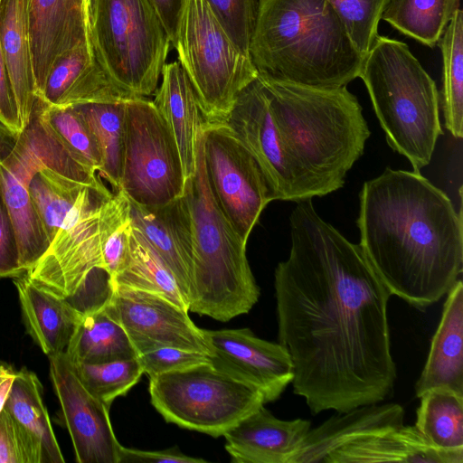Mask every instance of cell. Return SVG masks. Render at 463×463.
<instances>
[{"instance_id":"obj_1","label":"cell","mask_w":463,"mask_h":463,"mask_svg":"<svg viewBox=\"0 0 463 463\" xmlns=\"http://www.w3.org/2000/svg\"><path fill=\"white\" fill-rule=\"evenodd\" d=\"M291 247L274 273L279 343L294 393L312 414L383 402L397 378L387 306L392 296L360 244L323 220L312 200L289 216Z\"/></svg>"},{"instance_id":"obj_2","label":"cell","mask_w":463,"mask_h":463,"mask_svg":"<svg viewBox=\"0 0 463 463\" xmlns=\"http://www.w3.org/2000/svg\"><path fill=\"white\" fill-rule=\"evenodd\" d=\"M226 124L257 162L273 200L290 202L342 188L371 135L346 87L259 76L239 94Z\"/></svg>"},{"instance_id":"obj_3","label":"cell","mask_w":463,"mask_h":463,"mask_svg":"<svg viewBox=\"0 0 463 463\" xmlns=\"http://www.w3.org/2000/svg\"><path fill=\"white\" fill-rule=\"evenodd\" d=\"M356 225L390 294L411 306L437 303L462 273V208L420 173L386 168L364 182Z\"/></svg>"},{"instance_id":"obj_4","label":"cell","mask_w":463,"mask_h":463,"mask_svg":"<svg viewBox=\"0 0 463 463\" xmlns=\"http://www.w3.org/2000/svg\"><path fill=\"white\" fill-rule=\"evenodd\" d=\"M250 57L260 78L320 89L346 87L364 61L328 0H259Z\"/></svg>"},{"instance_id":"obj_5","label":"cell","mask_w":463,"mask_h":463,"mask_svg":"<svg viewBox=\"0 0 463 463\" xmlns=\"http://www.w3.org/2000/svg\"><path fill=\"white\" fill-rule=\"evenodd\" d=\"M359 77L388 145L410 161L412 171L420 173L443 134L435 81L406 43L379 34L364 58Z\"/></svg>"},{"instance_id":"obj_6","label":"cell","mask_w":463,"mask_h":463,"mask_svg":"<svg viewBox=\"0 0 463 463\" xmlns=\"http://www.w3.org/2000/svg\"><path fill=\"white\" fill-rule=\"evenodd\" d=\"M184 194L190 207L194 235L189 311L222 322L248 313L258 302L260 288L246 257V243L239 238L212 194L202 131L195 172L185 181Z\"/></svg>"},{"instance_id":"obj_7","label":"cell","mask_w":463,"mask_h":463,"mask_svg":"<svg viewBox=\"0 0 463 463\" xmlns=\"http://www.w3.org/2000/svg\"><path fill=\"white\" fill-rule=\"evenodd\" d=\"M90 41L109 79L134 97L155 94L170 40L146 0H91Z\"/></svg>"},{"instance_id":"obj_8","label":"cell","mask_w":463,"mask_h":463,"mask_svg":"<svg viewBox=\"0 0 463 463\" xmlns=\"http://www.w3.org/2000/svg\"><path fill=\"white\" fill-rule=\"evenodd\" d=\"M173 46L196 93L204 123H226L239 94L258 77L206 0H184Z\"/></svg>"},{"instance_id":"obj_9","label":"cell","mask_w":463,"mask_h":463,"mask_svg":"<svg viewBox=\"0 0 463 463\" xmlns=\"http://www.w3.org/2000/svg\"><path fill=\"white\" fill-rule=\"evenodd\" d=\"M149 393L165 421L214 438L265 404L259 389L212 362L149 378Z\"/></svg>"},{"instance_id":"obj_10","label":"cell","mask_w":463,"mask_h":463,"mask_svg":"<svg viewBox=\"0 0 463 463\" xmlns=\"http://www.w3.org/2000/svg\"><path fill=\"white\" fill-rule=\"evenodd\" d=\"M185 181L175 140L154 102L128 99L120 190L129 200L155 207L182 196Z\"/></svg>"},{"instance_id":"obj_11","label":"cell","mask_w":463,"mask_h":463,"mask_svg":"<svg viewBox=\"0 0 463 463\" xmlns=\"http://www.w3.org/2000/svg\"><path fill=\"white\" fill-rule=\"evenodd\" d=\"M112 195L109 189L83 188L46 252L26 272L34 284L71 300L95 269H102V232Z\"/></svg>"},{"instance_id":"obj_12","label":"cell","mask_w":463,"mask_h":463,"mask_svg":"<svg viewBox=\"0 0 463 463\" xmlns=\"http://www.w3.org/2000/svg\"><path fill=\"white\" fill-rule=\"evenodd\" d=\"M203 157L209 185L230 224L247 243L271 191L257 162L226 123H203Z\"/></svg>"},{"instance_id":"obj_13","label":"cell","mask_w":463,"mask_h":463,"mask_svg":"<svg viewBox=\"0 0 463 463\" xmlns=\"http://www.w3.org/2000/svg\"><path fill=\"white\" fill-rule=\"evenodd\" d=\"M107 305L137 354L158 345L212 354L203 329L188 311L161 295L114 285Z\"/></svg>"},{"instance_id":"obj_14","label":"cell","mask_w":463,"mask_h":463,"mask_svg":"<svg viewBox=\"0 0 463 463\" xmlns=\"http://www.w3.org/2000/svg\"><path fill=\"white\" fill-rule=\"evenodd\" d=\"M48 357L51 380L76 461L118 463L121 444L109 420V408L89 392L65 353Z\"/></svg>"},{"instance_id":"obj_15","label":"cell","mask_w":463,"mask_h":463,"mask_svg":"<svg viewBox=\"0 0 463 463\" xmlns=\"http://www.w3.org/2000/svg\"><path fill=\"white\" fill-rule=\"evenodd\" d=\"M43 165L14 131L0 123V183L12 217L20 264L31 270L50 246L43 223L29 193V181Z\"/></svg>"},{"instance_id":"obj_16","label":"cell","mask_w":463,"mask_h":463,"mask_svg":"<svg viewBox=\"0 0 463 463\" xmlns=\"http://www.w3.org/2000/svg\"><path fill=\"white\" fill-rule=\"evenodd\" d=\"M203 332L212 364L259 389L265 403L279 398L292 383V360L279 343L260 339L249 328Z\"/></svg>"},{"instance_id":"obj_17","label":"cell","mask_w":463,"mask_h":463,"mask_svg":"<svg viewBox=\"0 0 463 463\" xmlns=\"http://www.w3.org/2000/svg\"><path fill=\"white\" fill-rule=\"evenodd\" d=\"M129 205L132 226L172 271L189 305L194 235L190 207L184 194L160 206H144L131 200Z\"/></svg>"},{"instance_id":"obj_18","label":"cell","mask_w":463,"mask_h":463,"mask_svg":"<svg viewBox=\"0 0 463 463\" xmlns=\"http://www.w3.org/2000/svg\"><path fill=\"white\" fill-rule=\"evenodd\" d=\"M310 425L279 420L262 405L223 434L225 449L235 463H291Z\"/></svg>"},{"instance_id":"obj_19","label":"cell","mask_w":463,"mask_h":463,"mask_svg":"<svg viewBox=\"0 0 463 463\" xmlns=\"http://www.w3.org/2000/svg\"><path fill=\"white\" fill-rule=\"evenodd\" d=\"M137 98L118 88L97 61L90 43L61 56L52 68L40 99L46 105L74 107Z\"/></svg>"},{"instance_id":"obj_20","label":"cell","mask_w":463,"mask_h":463,"mask_svg":"<svg viewBox=\"0 0 463 463\" xmlns=\"http://www.w3.org/2000/svg\"><path fill=\"white\" fill-rule=\"evenodd\" d=\"M405 411L398 403H372L337 412L310 429L291 463H320L334 450L367 436L404 425Z\"/></svg>"},{"instance_id":"obj_21","label":"cell","mask_w":463,"mask_h":463,"mask_svg":"<svg viewBox=\"0 0 463 463\" xmlns=\"http://www.w3.org/2000/svg\"><path fill=\"white\" fill-rule=\"evenodd\" d=\"M153 100L178 147L185 180L195 172L199 137L204 119L196 93L178 61L165 63Z\"/></svg>"},{"instance_id":"obj_22","label":"cell","mask_w":463,"mask_h":463,"mask_svg":"<svg viewBox=\"0 0 463 463\" xmlns=\"http://www.w3.org/2000/svg\"><path fill=\"white\" fill-rule=\"evenodd\" d=\"M445 387L463 393V283L458 279L447 293L430 352L415 384L419 398L426 391Z\"/></svg>"},{"instance_id":"obj_23","label":"cell","mask_w":463,"mask_h":463,"mask_svg":"<svg viewBox=\"0 0 463 463\" xmlns=\"http://www.w3.org/2000/svg\"><path fill=\"white\" fill-rule=\"evenodd\" d=\"M23 319L33 341L48 356L65 353L83 312L71 300L34 284L24 273L14 278Z\"/></svg>"},{"instance_id":"obj_24","label":"cell","mask_w":463,"mask_h":463,"mask_svg":"<svg viewBox=\"0 0 463 463\" xmlns=\"http://www.w3.org/2000/svg\"><path fill=\"white\" fill-rule=\"evenodd\" d=\"M463 463V452L431 446L415 426L367 436L331 452L324 463Z\"/></svg>"},{"instance_id":"obj_25","label":"cell","mask_w":463,"mask_h":463,"mask_svg":"<svg viewBox=\"0 0 463 463\" xmlns=\"http://www.w3.org/2000/svg\"><path fill=\"white\" fill-rule=\"evenodd\" d=\"M0 43L24 128L38 100L29 30V0H1Z\"/></svg>"},{"instance_id":"obj_26","label":"cell","mask_w":463,"mask_h":463,"mask_svg":"<svg viewBox=\"0 0 463 463\" xmlns=\"http://www.w3.org/2000/svg\"><path fill=\"white\" fill-rule=\"evenodd\" d=\"M42 390L36 374L22 369L16 372L4 408L27 439L35 463H63Z\"/></svg>"},{"instance_id":"obj_27","label":"cell","mask_w":463,"mask_h":463,"mask_svg":"<svg viewBox=\"0 0 463 463\" xmlns=\"http://www.w3.org/2000/svg\"><path fill=\"white\" fill-rule=\"evenodd\" d=\"M107 301L83 312L65 352L72 363L97 364L137 357Z\"/></svg>"},{"instance_id":"obj_28","label":"cell","mask_w":463,"mask_h":463,"mask_svg":"<svg viewBox=\"0 0 463 463\" xmlns=\"http://www.w3.org/2000/svg\"><path fill=\"white\" fill-rule=\"evenodd\" d=\"M111 285L161 295L189 311L188 302L174 274L144 236L133 226L127 261Z\"/></svg>"},{"instance_id":"obj_29","label":"cell","mask_w":463,"mask_h":463,"mask_svg":"<svg viewBox=\"0 0 463 463\" xmlns=\"http://www.w3.org/2000/svg\"><path fill=\"white\" fill-rule=\"evenodd\" d=\"M419 399L414 426L433 447L463 452V393L449 388H432Z\"/></svg>"},{"instance_id":"obj_30","label":"cell","mask_w":463,"mask_h":463,"mask_svg":"<svg viewBox=\"0 0 463 463\" xmlns=\"http://www.w3.org/2000/svg\"><path fill=\"white\" fill-rule=\"evenodd\" d=\"M127 100L74 106L98 143L101 158L99 175L113 186L115 192L120 190L123 171Z\"/></svg>"},{"instance_id":"obj_31","label":"cell","mask_w":463,"mask_h":463,"mask_svg":"<svg viewBox=\"0 0 463 463\" xmlns=\"http://www.w3.org/2000/svg\"><path fill=\"white\" fill-rule=\"evenodd\" d=\"M459 6V0H388L382 19L433 48Z\"/></svg>"},{"instance_id":"obj_32","label":"cell","mask_w":463,"mask_h":463,"mask_svg":"<svg viewBox=\"0 0 463 463\" xmlns=\"http://www.w3.org/2000/svg\"><path fill=\"white\" fill-rule=\"evenodd\" d=\"M443 60V112L445 126L458 138L463 137V11L458 9L438 44Z\"/></svg>"},{"instance_id":"obj_33","label":"cell","mask_w":463,"mask_h":463,"mask_svg":"<svg viewBox=\"0 0 463 463\" xmlns=\"http://www.w3.org/2000/svg\"><path fill=\"white\" fill-rule=\"evenodd\" d=\"M85 186L48 167L39 169L31 177L29 193L50 243Z\"/></svg>"},{"instance_id":"obj_34","label":"cell","mask_w":463,"mask_h":463,"mask_svg":"<svg viewBox=\"0 0 463 463\" xmlns=\"http://www.w3.org/2000/svg\"><path fill=\"white\" fill-rule=\"evenodd\" d=\"M72 364L89 392L109 408L117 397L127 394L144 373L137 357L97 364Z\"/></svg>"},{"instance_id":"obj_35","label":"cell","mask_w":463,"mask_h":463,"mask_svg":"<svg viewBox=\"0 0 463 463\" xmlns=\"http://www.w3.org/2000/svg\"><path fill=\"white\" fill-rule=\"evenodd\" d=\"M42 113L62 143L99 173L101 158L98 143L91 129L75 107L50 106L42 100Z\"/></svg>"},{"instance_id":"obj_36","label":"cell","mask_w":463,"mask_h":463,"mask_svg":"<svg viewBox=\"0 0 463 463\" xmlns=\"http://www.w3.org/2000/svg\"><path fill=\"white\" fill-rule=\"evenodd\" d=\"M357 52L364 59L378 35L388 0H328Z\"/></svg>"},{"instance_id":"obj_37","label":"cell","mask_w":463,"mask_h":463,"mask_svg":"<svg viewBox=\"0 0 463 463\" xmlns=\"http://www.w3.org/2000/svg\"><path fill=\"white\" fill-rule=\"evenodd\" d=\"M234 44L250 56L259 0H206Z\"/></svg>"},{"instance_id":"obj_38","label":"cell","mask_w":463,"mask_h":463,"mask_svg":"<svg viewBox=\"0 0 463 463\" xmlns=\"http://www.w3.org/2000/svg\"><path fill=\"white\" fill-rule=\"evenodd\" d=\"M144 373L149 378L211 363V355L169 345H158L137 354Z\"/></svg>"},{"instance_id":"obj_39","label":"cell","mask_w":463,"mask_h":463,"mask_svg":"<svg viewBox=\"0 0 463 463\" xmlns=\"http://www.w3.org/2000/svg\"><path fill=\"white\" fill-rule=\"evenodd\" d=\"M24 273L20 264L15 228L0 183V278H17Z\"/></svg>"},{"instance_id":"obj_40","label":"cell","mask_w":463,"mask_h":463,"mask_svg":"<svg viewBox=\"0 0 463 463\" xmlns=\"http://www.w3.org/2000/svg\"><path fill=\"white\" fill-rule=\"evenodd\" d=\"M0 463H35L27 439L5 408L0 412Z\"/></svg>"},{"instance_id":"obj_41","label":"cell","mask_w":463,"mask_h":463,"mask_svg":"<svg viewBox=\"0 0 463 463\" xmlns=\"http://www.w3.org/2000/svg\"><path fill=\"white\" fill-rule=\"evenodd\" d=\"M1 3V1H0ZM0 123L15 132L24 130L0 43Z\"/></svg>"},{"instance_id":"obj_42","label":"cell","mask_w":463,"mask_h":463,"mask_svg":"<svg viewBox=\"0 0 463 463\" xmlns=\"http://www.w3.org/2000/svg\"><path fill=\"white\" fill-rule=\"evenodd\" d=\"M201 463L204 459L192 458L181 453L178 449L161 451L140 450L125 448L122 445L118 451V463Z\"/></svg>"},{"instance_id":"obj_43","label":"cell","mask_w":463,"mask_h":463,"mask_svg":"<svg viewBox=\"0 0 463 463\" xmlns=\"http://www.w3.org/2000/svg\"><path fill=\"white\" fill-rule=\"evenodd\" d=\"M163 24L173 45L184 0H146Z\"/></svg>"},{"instance_id":"obj_44","label":"cell","mask_w":463,"mask_h":463,"mask_svg":"<svg viewBox=\"0 0 463 463\" xmlns=\"http://www.w3.org/2000/svg\"><path fill=\"white\" fill-rule=\"evenodd\" d=\"M16 374V373H15ZM15 375L11 376L7 379H5L1 384H0V412L4 409L5 401L7 399L8 393L10 392L13 381L14 379Z\"/></svg>"},{"instance_id":"obj_45","label":"cell","mask_w":463,"mask_h":463,"mask_svg":"<svg viewBox=\"0 0 463 463\" xmlns=\"http://www.w3.org/2000/svg\"><path fill=\"white\" fill-rule=\"evenodd\" d=\"M16 372L0 364V384L7 378L15 375Z\"/></svg>"},{"instance_id":"obj_46","label":"cell","mask_w":463,"mask_h":463,"mask_svg":"<svg viewBox=\"0 0 463 463\" xmlns=\"http://www.w3.org/2000/svg\"><path fill=\"white\" fill-rule=\"evenodd\" d=\"M84 1H85V6H86V12H87V19H88V25H89V14H90V8L91 0H84Z\"/></svg>"},{"instance_id":"obj_47","label":"cell","mask_w":463,"mask_h":463,"mask_svg":"<svg viewBox=\"0 0 463 463\" xmlns=\"http://www.w3.org/2000/svg\"><path fill=\"white\" fill-rule=\"evenodd\" d=\"M1 1V0H0Z\"/></svg>"}]
</instances>
